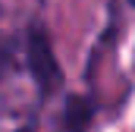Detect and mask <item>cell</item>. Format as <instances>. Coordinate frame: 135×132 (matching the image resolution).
<instances>
[{"instance_id":"2","label":"cell","mask_w":135,"mask_h":132,"mask_svg":"<svg viewBox=\"0 0 135 132\" xmlns=\"http://www.w3.org/2000/svg\"><path fill=\"white\" fill-rule=\"evenodd\" d=\"M16 132H35V129H32V126H22V129H16Z\"/></svg>"},{"instance_id":"1","label":"cell","mask_w":135,"mask_h":132,"mask_svg":"<svg viewBox=\"0 0 135 132\" xmlns=\"http://www.w3.org/2000/svg\"><path fill=\"white\" fill-rule=\"evenodd\" d=\"M25 57H28V69H32L35 82L41 85V91H54L63 79L60 72V60L54 54V44H50V35L44 32L41 25H35L28 32V44H25Z\"/></svg>"}]
</instances>
